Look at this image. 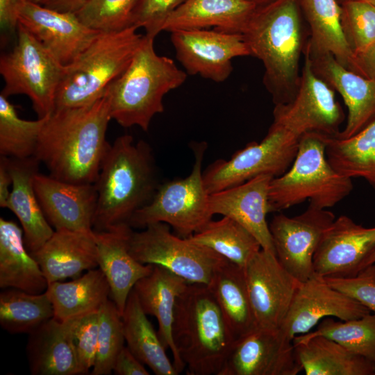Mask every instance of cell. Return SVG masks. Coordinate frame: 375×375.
Wrapping results in <instances>:
<instances>
[{
  "instance_id": "36",
  "label": "cell",
  "mask_w": 375,
  "mask_h": 375,
  "mask_svg": "<svg viewBox=\"0 0 375 375\" xmlns=\"http://www.w3.org/2000/svg\"><path fill=\"white\" fill-rule=\"evenodd\" d=\"M190 238L205 246L227 260L244 267L262 249L256 238L233 219L223 216L211 220Z\"/></svg>"
},
{
  "instance_id": "25",
  "label": "cell",
  "mask_w": 375,
  "mask_h": 375,
  "mask_svg": "<svg viewBox=\"0 0 375 375\" xmlns=\"http://www.w3.org/2000/svg\"><path fill=\"white\" fill-rule=\"evenodd\" d=\"M40 164L35 156L25 159L8 158L12 183L6 208L19 219L25 245L31 254L40 249L55 231L42 210L34 189V177L39 172Z\"/></svg>"
},
{
  "instance_id": "27",
  "label": "cell",
  "mask_w": 375,
  "mask_h": 375,
  "mask_svg": "<svg viewBox=\"0 0 375 375\" xmlns=\"http://www.w3.org/2000/svg\"><path fill=\"white\" fill-rule=\"evenodd\" d=\"M257 7L247 0H185L166 18L161 31L215 27L242 34Z\"/></svg>"
},
{
  "instance_id": "22",
  "label": "cell",
  "mask_w": 375,
  "mask_h": 375,
  "mask_svg": "<svg viewBox=\"0 0 375 375\" xmlns=\"http://www.w3.org/2000/svg\"><path fill=\"white\" fill-rule=\"evenodd\" d=\"M303 53L308 56L315 73L341 95L347 108L346 125L335 137L349 138L375 121V78L345 68L331 54Z\"/></svg>"
},
{
  "instance_id": "28",
  "label": "cell",
  "mask_w": 375,
  "mask_h": 375,
  "mask_svg": "<svg viewBox=\"0 0 375 375\" xmlns=\"http://www.w3.org/2000/svg\"><path fill=\"white\" fill-rule=\"evenodd\" d=\"M26 353L33 375L81 374L66 321L53 317L31 333Z\"/></svg>"
},
{
  "instance_id": "31",
  "label": "cell",
  "mask_w": 375,
  "mask_h": 375,
  "mask_svg": "<svg viewBox=\"0 0 375 375\" xmlns=\"http://www.w3.org/2000/svg\"><path fill=\"white\" fill-rule=\"evenodd\" d=\"M296 358L306 375H374L375 362L323 336L292 340Z\"/></svg>"
},
{
  "instance_id": "16",
  "label": "cell",
  "mask_w": 375,
  "mask_h": 375,
  "mask_svg": "<svg viewBox=\"0 0 375 375\" xmlns=\"http://www.w3.org/2000/svg\"><path fill=\"white\" fill-rule=\"evenodd\" d=\"M370 312L367 308L331 286L323 277L314 274L301 282L279 330L292 341L294 337L308 333L326 317L345 321Z\"/></svg>"
},
{
  "instance_id": "53",
  "label": "cell",
  "mask_w": 375,
  "mask_h": 375,
  "mask_svg": "<svg viewBox=\"0 0 375 375\" xmlns=\"http://www.w3.org/2000/svg\"><path fill=\"white\" fill-rule=\"evenodd\" d=\"M371 269V271H372V275H373V277L375 280V265H372L370 266H369Z\"/></svg>"
},
{
  "instance_id": "52",
  "label": "cell",
  "mask_w": 375,
  "mask_h": 375,
  "mask_svg": "<svg viewBox=\"0 0 375 375\" xmlns=\"http://www.w3.org/2000/svg\"><path fill=\"white\" fill-rule=\"evenodd\" d=\"M247 1H251L258 6L259 3H267L268 1H270V0H247Z\"/></svg>"
},
{
  "instance_id": "34",
  "label": "cell",
  "mask_w": 375,
  "mask_h": 375,
  "mask_svg": "<svg viewBox=\"0 0 375 375\" xmlns=\"http://www.w3.org/2000/svg\"><path fill=\"white\" fill-rule=\"evenodd\" d=\"M122 319L126 347L144 365L156 375L178 374L133 289L127 299Z\"/></svg>"
},
{
  "instance_id": "15",
  "label": "cell",
  "mask_w": 375,
  "mask_h": 375,
  "mask_svg": "<svg viewBox=\"0 0 375 375\" xmlns=\"http://www.w3.org/2000/svg\"><path fill=\"white\" fill-rule=\"evenodd\" d=\"M244 269L256 326L280 329L301 282L262 249Z\"/></svg>"
},
{
  "instance_id": "44",
  "label": "cell",
  "mask_w": 375,
  "mask_h": 375,
  "mask_svg": "<svg viewBox=\"0 0 375 375\" xmlns=\"http://www.w3.org/2000/svg\"><path fill=\"white\" fill-rule=\"evenodd\" d=\"M185 0H137L132 12L131 26L143 28L147 35L155 37L161 32L166 18Z\"/></svg>"
},
{
  "instance_id": "33",
  "label": "cell",
  "mask_w": 375,
  "mask_h": 375,
  "mask_svg": "<svg viewBox=\"0 0 375 375\" xmlns=\"http://www.w3.org/2000/svg\"><path fill=\"white\" fill-rule=\"evenodd\" d=\"M45 292L53 305V317L60 321L98 311L110 296L108 282L99 267L67 282L49 283Z\"/></svg>"
},
{
  "instance_id": "38",
  "label": "cell",
  "mask_w": 375,
  "mask_h": 375,
  "mask_svg": "<svg viewBox=\"0 0 375 375\" xmlns=\"http://www.w3.org/2000/svg\"><path fill=\"white\" fill-rule=\"evenodd\" d=\"M49 115L37 120L19 117L8 97L0 94V156L14 159L35 156L42 129Z\"/></svg>"
},
{
  "instance_id": "14",
  "label": "cell",
  "mask_w": 375,
  "mask_h": 375,
  "mask_svg": "<svg viewBox=\"0 0 375 375\" xmlns=\"http://www.w3.org/2000/svg\"><path fill=\"white\" fill-rule=\"evenodd\" d=\"M177 60L185 72L217 83L225 81L233 71L232 60L251 56L242 34L206 29L171 32Z\"/></svg>"
},
{
  "instance_id": "29",
  "label": "cell",
  "mask_w": 375,
  "mask_h": 375,
  "mask_svg": "<svg viewBox=\"0 0 375 375\" xmlns=\"http://www.w3.org/2000/svg\"><path fill=\"white\" fill-rule=\"evenodd\" d=\"M48 282L28 251L24 232L15 222L0 218V288L31 294L44 292Z\"/></svg>"
},
{
  "instance_id": "51",
  "label": "cell",
  "mask_w": 375,
  "mask_h": 375,
  "mask_svg": "<svg viewBox=\"0 0 375 375\" xmlns=\"http://www.w3.org/2000/svg\"><path fill=\"white\" fill-rule=\"evenodd\" d=\"M375 263V249L373 251V252L367 257L366 260L365 261L363 266H362V270L365 269L366 267L374 265Z\"/></svg>"
},
{
  "instance_id": "2",
  "label": "cell",
  "mask_w": 375,
  "mask_h": 375,
  "mask_svg": "<svg viewBox=\"0 0 375 375\" xmlns=\"http://www.w3.org/2000/svg\"><path fill=\"white\" fill-rule=\"evenodd\" d=\"M160 183L152 149L123 135L110 144L94 183L97 204L93 231H109L128 222L153 198Z\"/></svg>"
},
{
  "instance_id": "42",
  "label": "cell",
  "mask_w": 375,
  "mask_h": 375,
  "mask_svg": "<svg viewBox=\"0 0 375 375\" xmlns=\"http://www.w3.org/2000/svg\"><path fill=\"white\" fill-rule=\"evenodd\" d=\"M340 10L342 32L353 53L365 50L375 41V5L347 0Z\"/></svg>"
},
{
  "instance_id": "46",
  "label": "cell",
  "mask_w": 375,
  "mask_h": 375,
  "mask_svg": "<svg viewBox=\"0 0 375 375\" xmlns=\"http://www.w3.org/2000/svg\"><path fill=\"white\" fill-rule=\"evenodd\" d=\"M112 372L117 375L149 374L144 364L125 346L115 360Z\"/></svg>"
},
{
  "instance_id": "35",
  "label": "cell",
  "mask_w": 375,
  "mask_h": 375,
  "mask_svg": "<svg viewBox=\"0 0 375 375\" xmlns=\"http://www.w3.org/2000/svg\"><path fill=\"white\" fill-rule=\"evenodd\" d=\"M330 165L346 177L362 178L375 190V121L347 138L323 134Z\"/></svg>"
},
{
  "instance_id": "55",
  "label": "cell",
  "mask_w": 375,
  "mask_h": 375,
  "mask_svg": "<svg viewBox=\"0 0 375 375\" xmlns=\"http://www.w3.org/2000/svg\"><path fill=\"white\" fill-rule=\"evenodd\" d=\"M26 1H33V2H35V3H38L40 0H26Z\"/></svg>"
},
{
  "instance_id": "21",
  "label": "cell",
  "mask_w": 375,
  "mask_h": 375,
  "mask_svg": "<svg viewBox=\"0 0 375 375\" xmlns=\"http://www.w3.org/2000/svg\"><path fill=\"white\" fill-rule=\"evenodd\" d=\"M274 177L262 174L240 185L210 194L213 215L229 217L247 228L258 241L262 249L275 254L267 215L269 188Z\"/></svg>"
},
{
  "instance_id": "50",
  "label": "cell",
  "mask_w": 375,
  "mask_h": 375,
  "mask_svg": "<svg viewBox=\"0 0 375 375\" xmlns=\"http://www.w3.org/2000/svg\"><path fill=\"white\" fill-rule=\"evenodd\" d=\"M88 0H40L38 3L60 12L76 13Z\"/></svg>"
},
{
  "instance_id": "17",
  "label": "cell",
  "mask_w": 375,
  "mask_h": 375,
  "mask_svg": "<svg viewBox=\"0 0 375 375\" xmlns=\"http://www.w3.org/2000/svg\"><path fill=\"white\" fill-rule=\"evenodd\" d=\"M374 249L375 227H364L341 215L322 237L313 256L314 274L324 278L354 277Z\"/></svg>"
},
{
  "instance_id": "19",
  "label": "cell",
  "mask_w": 375,
  "mask_h": 375,
  "mask_svg": "<svg viewBox=\"0 0 375 375\" xmlns=\"http://www.w3.org/2000/svg\"><path fill=\"white\" fill-rule=\"evenodd\" d=\"M18 24L63 65L74 60L100 33L83 24L75 13L60 12L28 1L20 9Z\"/></svg>"
},
{
  "instance_id": "8",
  "label": "cell",
  "mask_w": 375,
  "mask_h": 375,
  "mask_svg": "<svg viewBox=\"0 0 375 375\" xmlns=\"http://www.w3.org/2000/svg\"><path fill=\"white\" fill-rule=\"evenodd\" d=\"M207 144H193L194 162L190 174L160 183L150 202L138 210L128 225L144 228L153 223L162 222L171 226L177 235L188 238L203 228L214 215L206 189L202 162Z\"/></svg>"
},
{
  "instance_id": "7",
  "label": "cell",
  "mask_w": 375,
  "mask_h": 375,
  "mask_svg": "<svg viewBox=\"0 0 375 375\" xmlns=\"http://www.w3.org/2000/svg\"><path fill=\"white\" fill-rule=\"evenodd\" d=\"M325 149L323 134L310 132L301 136L291 166L270 182L269 212L307 200L310 206L328 209L351 193V178L334 169L326 158Z\"/></svg>"
},
{
  "instance_id": "1",
  "label": "cell",
  "mask_w": 375,
  "mask_h": 375,
  "mask_svg": "<svg viewBox=\"0 0 375 375\" xmlns=\"http://www.w3.org/2000/svg\"><path fill=\"white\" fill-rule=\"evenodd\" d=\"M110 119L106 92L91 104L56 109L42 129L35 157L55 178L94 183L110 145L106 138Z\"/></svg>"
},
{
  "instance_id": "3",
  "label": "cell",
  "mask_w": 375,
  "mask_h": 375,
  "mask_svg": "<svg viewBox=\"0 0 375 375\" xmlns=\"http://www.w3.org/2000/svg\"><path fill=\"white\" fill-rule=\"evenodd\" d=\"M305 32L297 0H276L257 7L242 33L251 56L262 62L263 83L274 105L288 103L296 94Z\"/></svg>"
},
{
  "instance_id": "12",
  "label": "cell",
  "mask_w": 375,
  "mask_h": 375,
  "mask_svg": "<svg viewBox=\"0 0 375 375\" xmlns=\"http://www.w3.org/2000/svg\"><path fill=\"white\" fill-rule=\"evenodd\" d=\"M303 55L296 94L290 102L275 105L272 124L299 138L310 132L335 136L344 119L343 110L335 90L315 73L308 56Z\"/></svg>"
},
{
  "instance_id": "49",
  "label": "cell",
  "mask_w": 375,
  "mask_h": 375,
  "mask_svg": "<svg viewBox=\"0 0 375 375\" xmlns=\"http://www.w3.org/2000/svg\"><path fill=\"white\" fill-rule=\"evenodd\" d=\"M12 179L8 158L0 156V207L6 208L11 192Z\"/></svg>"
},
{
  "instance_id": "26",
  "label": "cell",
  "mask_w": 375,
  "mask_h": 375,
  "mask_svg": "<svg viewBox=\"0 0 375 375\" xmlns=\"http://www.w3.org/2000/svg\"><path fill=\"white\" fill-rule=\"evenodd\" d=\"M188 284L187 281L173 272L153 265L151 272L138 281L133 288L144 312L156 317L159 337L165 348L171 351L178 374L185 366L174 342L172 325L177 299Z\"/></svg>"
},
{
  "instance_id": "45",
  "label": "cell",
  "mask_w": 375,
  "mask_h": 375,
  "mask_svg": "<svg viewBox=\"0 0 375 375\" xmlns=\"http://www.w3.org/2000/svg\"><path fill=\"white\" fill-rule=\"evenodd\" d=\"M324 278L331 286L359 302L375 315V280L369 267L354 277Z\"/></svg>"
},
{
  "instance_id": "9",
  "label": "cell",
  "mask_w": 375,
  "mask_h": 375,
  "mask_svg": "<svg viewBox=\"0 0 375 375\" xmlns=\"http://www.w3.org/2000/svg\"><path fill=\"white\" fill-rule=\"evenodd\" d=\"M17 31L15 46L0 58V73L5 81L1 94L8 98L26 95L38 118L44 117L55 110L65 65L19 24Z\"/></svg>"
},
{
  "instance_id": "20",
  "label": "cell",
  "mask_w": 375,
  "mask_h": 375,
  "mask_svg": "<svg viewBox=\"0 0 375 375\" xmlns=\"http://www.w3.org/2000/svg\"><path fill=\"white\" fill-rule=\"evenodd\" d=\"M33 184L42 210L54 230L93 231L97 204L94 183H72L38 172Z\"/></svg>"
},
{
  "instance_id": "11",
  "label": "cell",
  "mask_w": 375,
  "mask_h": 375,
  "mask_svg": "<svg viewBox=\"0 0 375 375\" xmlns=\"http://www.w3.org/2000/svg\"><path fill=\"white\" fill-rule=\"evenodd\" d=\"M299 139L272 124L262 141L247 144L228 160L218 159L203 171L206 190L210 194L260 175H282L295 158Z\"/></svg>"
},
{
  "instance_id": "5",
  "label": "cell",
  "mask_w": 375,
  "mask_h": 375,
  "mask_svg": "<svg viewBox=\"0 0 375 375\" xmlns=\"http://www.w3.org/2000/svg\"><path fill=\"white\" fill-rule=\"evenodd\" d=\"M153 42L143 35L126 69L106 90L111 119L123 127L147 131L153 117L164 111L165 95L187 78L173 60L156 53Z\"/></svg>"
},
{
  "instance_id": "6",
  "label": "cell",
  "mask_w": 375,
  "mask_h": 375,
  "mask_svg": "<svg viewBox=\"0 0 375 375\" xmlns=\"http://www.w3.org/2000/svg\"><path fill=\"white\" fill-rule=\"evenodd\" d=\"M137 29L130 26L100 32L74 60L65 65L55 110L85 106L101 98L126 69L139 47L143 35Z\"/></svg>"
},
{
  "instance_id": "32",
  "label": "cell",
  "mask_w": 375,
  "mask_h": 375,
  "mask_svg": "<svg viewBox=\"0 0 375 375\" xmlns=\"http://www.w3.org/2000/svg\"><path fill=\"white\" fill-rule=\"evenodd\" d=\"M299 1L310 27L304 52L311 56L331 54L350 70L353 53L342 32L337 0Z\"/></svg>"
},
{
  "instance_id": "43",
  "label": "cell",
  "mask_w": 375,
  "mask_h": 375,
  "mask_svg": "<svg viewBox=\"0 0 375 375\" xmlns=\"http://www.w3.org/2000/svg\"><path fill=\"white\" fill-rule=\"evenodd\" d=\"M78 359L81 374L92 369L99 328V310L66 320Z\"/></svg>"
},
{
  "instance_id": "18",
  "label": "cell",
  "mask_w": 375,
  "mask_h": 375,
  "mask_svg": "<svg viewBox=\"0 0 375 375\" xmlns=\"http://www.w3.org/2000/svg\"><path fill=\"white\" fill-rule=\"evenodd\" d=\"M292 341L280 330L256 328L235 340L219 375H297Z\"/></svg>"
},
{
  "instance_id": "48",
  "label": "cell",
  "mask_w": 375,
  "mask_h": 375,
  "mask_svg": "<svg viewBox=\"0 0 375 375\" xmlns=\"http://www.w3.org/2000/svg\"><path fill=\"white\" fill-rule=\"evenodd\" d=\"M26 0H0V26L2 31L17 30L20 9Z\"/></svg>"
},
{
  "instance_id": "39",
  "label": "cell",
  "mask_w": 375,
  "mask_h": 375,
  "mask_svg": "<svg viewBox=\"0 0 375 375\" xmlns=\"http://www.w3.org/2000/svg\"><path fill=\"white\" fill-rule=\"evenodd\" d=\"M315 336L328 338L351 352L375 362V315L373 313L345 321L326 317L314 331L296 335L292 340H303Z\"/></svg>"
},
{
  "instance_id": "47",
  "label": "cell",
  "mask_w": 375,
  "mask_h": 375,
  "mask_svg": "<svg viewBox=\"0 0 375 375\" xmlns=\"http://www.w3.org/2000/svg\"><path fill=\"white\" fill-rule=\"evenodd\" d=\"M351 71L368 78H375V41L365 50L353 54Z\"/></svg>"
},
{
  "instance_id": "41",
  "label": "cell",
  "mask_w": 375,
  "mask_h": 375,
  "mask_svg": "<svg viewBox=\"0 0 375 375\" xmlns=\"http://www.w3.org/2000/svg\"><path fill=\"white\" fill-rule=\"evenodd\" d=\"M137 0H88L75 13L88 27L99 32H114L131 26Z\"/></svg>"
},
{
  "instance_id": "23",
  "label": "cell",
  "mask_w": 375,
  "mask_h": 375,
  "mask_svg": "<svg viewBox=\"0 0 375 375\" xmlns=\"http://www.w3.org/2000/svg\"><path fill=\"white\" fill-rule=\"evenodd\" d=\"M131 229L128 224H123L109 231H94L98 267L108 282L110 297L121 315L137 282L149 274L153 267L142 264L131 254L128 243Z\"/></svg>"
},
{
  "instance_id": "10",
  "label": "cell",
  "mask_w": 375,
  "mask_h": 375,
  "mask_svg": "<svg viewBox=\"0 0 375 375\" xmlns=\"http://www.w3.org/2000/svg\"><path fill=\"white\" fill-rule=\"evenodd\" d=\"M128 243L138 262L165 268L188 283L208 285L224 259L210 249L172 233L170 226L162 222L150 224L140 231L131 228Z\"/></svg>"
},
{
  "instance_id": "54",
  "label": "cell",
  "mask_w": 375,
  "mask_h": 375,
  "mask_svg": "<svg viewBox=\"0 0 375 375\" xmlns=\"http://www.w3.org/2000/svg\"><path fill=\"white\" fill-rule=\"evenodd\" d=\"M344 1H347V0H344ZM357 1H365V2H368V3H370L373 5H375V0H357Z\"/></svg>"
},
{
  "instance_id": "30",
  "label": "cell",
  "mask_w": 375,
  "mask_h": 375,
  "mask_svg": "<svg viewBox=\"0 0 375 375\" xmlns=\"http://www.w3.org/2000/svg\"><path fill=\"white\" fill-rule=\"evenodd\" d=\"M207 285L235 339L257 328L244 267L224 258Z\"/></svg>"
},
{
  "instance_id": "4",
  "label": "cell",
  "mask_w": 375,
  "mask_h": 375,
  "mask_svg": "<svg viewBox=\"0 0 375 375\" xmlns=\"http://www.w3.org/2000/svg\"><path fill=\"white\" fill-rule=\"evenodd\" d=\"M172 335L188 375H219L236 340L208 286L197 283L177 299Z\"/></svg>"
},
{
  "instance_id": "24",
  "label": "cell",
  "mask_w": 375,
  "mask_h": 375,
  "mask_svg": "<svg viewBox=\"0 0 375 375\" xmlns=\"http://www.w3.org/2000/svg\"><path fill=\"white\" fill-rule=\"evenodd\" d=\"M39 264L48 284L75 278L98 267L94 231H54L52 236L31 254Z\"/></svg>"
},
{
  "instance_id": "13",
  "label": "cell",
  "mask_w": 375,
  "mask_h": 375,
  "mask_svg": "<svg viewBox=\"0 0 375 375\" xmlns=\"http://www.w3.org/2000/svg\"><path fill=\"white\" fill-rule=\"evenodd\" d=\"M335 219L330 210L310 205L294 217L284 214L273 217L269 226L276 257L300 282L314 275V254L324 231Z\"/></svg>"
},
{
  "instance_id": "40",
  "label": "cell",
  "mask_w": 375,
  "mask_h": 375,
  "mask_svg": "<svg viewBox=\"0 0 375 375\" xmlns=\"http://www.w3.org/2000/svg\"><path fill=\"white\" fill-rule=\"evenodd\" d=\"M99 315L97 350L91 374L108 375L124 347L122 319L115 303L109 299L99 308Z\"/></svg>"
},
{
  "instance_id": "37",
  "label": "cell",
  "mask_w": 375,
  "mask_h": 375,
  "mask_svg": "<svg viewBox=\"0 0 375 375\" xmlns=\"http://www.w3.org/2000/svg\"><path fill=\"white\" fill-rule=\"evenodd\" d=\"M54 317L47 292L31 294L7 288L0 293V324L10 333L30 334Z\"/></svg>"
}]
</instances>
